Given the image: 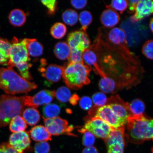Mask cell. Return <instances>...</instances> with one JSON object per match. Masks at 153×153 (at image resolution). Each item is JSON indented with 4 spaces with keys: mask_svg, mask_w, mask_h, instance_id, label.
<instances>
[{
    "mask_svg": "<svg viewBox=\"0 0 153 153\" xmlns=\"http://www.w3.org/2000/svg\"><path fill=\"white\" fill-rule=\"evenodd\" d=\"M91 45L97 55L101 77L113 80L118 89L131 88L140 82L144 70L135 54H128L116 46L100 30Z\"/></svg>",
    "mask_w": 153,
    "mask_h": 153,
    "instance_id": "cell-1",
    "label": "cell"
},
{
    "mask_svg": "<svg viewBox=\"0 0 153 153\" xmlns=\"http://www.w3.org/2000/svg\"><path fill=\"white\" fill-rule=\"evenodd\" d=\"M152 118L143 114L132 116L128 118L124 128V134L130 143L140 144L153 139V124Z\"/></svg>",
    "mask_w": 153,
    "mask_h": 153,
    "instance_id": "cell-2",
    "label": "cell"
},
{
    "mask_svg": "<svg viewBox=\"0 0 153 153\" xmlns=\"http://www.w3.org/2000/svg\"><path fill=\"white\" fill-rule=\"evenodd\" d=\"M37 88L36 84L22 78L13 68H0V89L7 94L27 93Z\"/></svg>",
    "mask_w": 153,
    "mask_h": 153,
    "instance_id": "cell-3",
    "label": "cell"
},
{
    "mask_svg": "<svg viewBox=\"0 0 153 153\" xmlns=\"http://www.w3.org/2000/svg\"><path fill=\"white\" fill-rule=\"evenodd\" d=\"M63 67L62 77L70 88L77 90L90 83L92 67L83 62H69Z\"/></svg>",
    "mask_w": 153,
    "mask_h": 153,
    "instance_id": "cell-4",
    "label": "cell"
},
{
    "mask_svg": "<svg viewBox=\"0 0 153 153\" xmlns=\"http://www.w3.org/2000/svg\"><path fill=\"white\" fill-rule=\"evenodd\" d=\"M25 106L24 96L1 95L0 97V128L8 125L15 117L22 115Z\"/></svg>",
    "mask_w": 153,
    "mask_h": 153,
    "instance_id": "cell-5",
    "label": "cell"
},
{
    "mask_svg": "<svg viewBox=\"0 0 153 153\" xmlns=\"http://www.w3.org/2000/svg\"><path fill=\"white\" fill-rule=\"evenodd\" d=\"M71 53L69 62H83L84 52L90 47V39L87 33L82 30L71 32L68 37Z\"/></svg>",
    "mask_w": 153,
    "mask_h": 153,
    "instance_id": "cell-6",
    "label": "cell"
},
{
    "mask_svg": "<svg viewBox=\"0 0 153 153\" xmlns=\"http://www.w3.org/2000/svg\"><path fill=\"white\" fill-rule=\"evenodd\" d=\"M89 114L90 117H98L104 120L114 129L123 127L127 122L115 113L108 105L101 107L94 106L90 110Z\"/></svg>",
    "mask_w": 153,
    "mask_h": 153,
    "instance_id": "cell-7",
    "label": "cell"
},
{
    "mask_svg": "<svg viewBox=\"0 0 153 153\" xmlns=\"http://www.w3.org/2000/svg\"><path fill=\"white\" fill-rule=\"evenodd\" d=\"M11 44L9 60L7 67L13 68L17 64L29 62L30 59L25 39L19 41L16 37H14Z\"/></svg>",
    "mask_w": 153,
    "mask_h": 153,
    "instance_id": "cell-8",
    "label": "cell"
},
{
    "mask_svg": "<svg viewBox=\"0 0 153 153\" xmlns=\"http://www.w3.org/2000/svg\"><path fill=\"white\" fill-rule=\"evenodd\" d=\"M83 128L93 134L95 137L104 140L114 129L104 120L96 117L88 118Z\"/></svg>",
    "mask_w": 153,
    "mask_h": 153,
    "instance_id": "cell-9",
    "label": "cell"
},
{
    "mask_svg": "<svg viewBox=\"0 0 153 153\" xmlns=\"http://www.w3.org/2000/svg\"><path fill=\"white\" fill-rule=\"evenodd\" d=\"M43 118L45 128L51 135L75 136L71 133L74 129L73 126H69L68 122L67 120L59 117L53 118Z\"/></svg>",
    "mask_w": 153,
    "mask_h": 153,
    "instance_id": "cell-10",
    "label": "cell"
},
{
    "mask_svg": "<svg viewBox=\"0 0 153 153\" xmlns=\"http://www.w3.org/2000/svg\"><path fill=\"white\" fill-rule=\"evenodd\" d=\"M124 126L113 129L105 140L107 148V153H124L125 146Z\"/></svg>",
    "mask_w": 153,
    "mask_h": 153,
    "instance_id": "cell-11",
    "label": "cell"
},
{
    "mask_svg": "<svg viewBox=\"0 0 153 153\" xmlns=\"http://www.w3.org/2000/svg\"><path fill=\"white\" fill-rule=\"evenodd\" d=\"M55 94L54 91L43 90L38 92L33 96H25V106L37 108L41 105L49 104L55 97Z\"/></svg>",
    "mask_w": 153,
    "mask_h": 153,
    "instance_id": "cell-12",
    "label": "cell"
},
{
    "mask_svg": "<svg viewBox=\"0 0 153 153\" xmlns=\"http://www.w3.org/2000/svg\"><path fill=\"white\" fill-rule=\"evenodd\" d=\"M39 71L47 81L46 84L49 86L58 82L62 78L63 74V66L56 64H50L47 66L45 60L41 61Z\"/></svg>",
    "mask_w": 153,
    "mask_h": 153,
    "instance_id": "cell-13",
    "label": "cell"
},
{
    "mask_svg": "<svg viewBox=\"0 0 153 153\" xmlns=\"http://www.w3.org/2000/svg\"><path fill=\"white\" fill-rule=\"evenodd\" d=\"M107 36L110 42L116 46L129 54H133L128 45L127 36L123 29L118 27L113 28Z\"/></svg>",
    "mask_w": 153,
    "mask_h": 153,
    "instance_id": "cell-14",
    "label": "cell"
},
{
    "mask_svg": "<svg viewBox=\"0 0 153 153\" xmlns=\"http://www.w3.org/2000/svg\"><path fill=\"white\" fill-rule=\"evenodd\" d=\"M106 105H109L115 113L126 121L128 117L133 116L129 110V103L125 102L118 95L108 99Z\"/></svg>",
    "mask_w": 153,
    "mask_h": 153,
    "instance_id": "cell-15",
    "label": "cell"
},
{
    "mask_svg": "<svg viewBox=\"0 0 153 153\" xmlns=\"http://www.w3.org/2000/svg\"><path fill=\"white\" fill-rule=\"evenodd\" d=\"M30 143L29 135L25 131L13 133L9 137V144L19 153L29 148Z\"/></svg>",
    "mask_w": 153,
    "mask_h": 153,
    "instance_id": "cell-16",
    "label": "cell"
},
{
    "mask_svg": "<svg viewBox=\"0 0 153 153\" xmlns=\"http://www.w3.org/2000/svg\"><path fill=\"white\" fill-rule=\"evenodd\" d=\"M153 3L152 0H139L134 14L131 17V20L137 22L149 17L153 13Z\"/></svg>",
    "mask_w": 153,
    "mask_h": 153,
    "instance_id": "cell-17",
    "label": "cell"
},
{
    "mask_svg": "<svg viewBox=\"0 0 153 153\" xmlns=\"http://www.w3.org/2000/svg\"><path fill=\"white\" fill-rule=\"evenodd\" d=\"M106 6L107 9L103 11L101 15L100 22L105 27L113 28L119 23L120 17L117 11L108 5Z\"/></svg>",
    "mask_w": 153,
    "mask_h": 153,
    "instance_id": "cell-18",
    "label": "cell"
},
{
    "mask_svg": "<svg viewBox=\"0 0 153 153\" xmlns=\"http://www.w3.org/2000/svg\"><path fill=\"white\" fill-rule=\"evenodd\" d=\"M31 138L36 142H41L51 140V135L45 127L42 125L35 126L30 130Z\"/></svg>",
    "mask_w": 153,
    "mask_h": 153,
    "instance_id": "cell-19",
    "label": "cell"
},
{
    "mask_svg": "<svg viewBox=\"0 0 153 153\" xmlns=\"http://www.w3.org/2000/svg\"><path fill=\"white\" fill-rule=\"evenodd\" d=\"M25 39L29 55L33 57H38L43 54V46L37 39L27 38H25Z\"/></svg>",
    "mask_w": 153,
    "mask_h": 153,
    "instance_id": "cell-20",
    "label": "cell"
},
{
    "mask_svg": "<svg viewBox=\"0 0 153 153\" xmlns=\"http://www.w3.org/2000/svg\"><path fill=\"white\" fill-rule=\"evenodd\" d=\"M22 115L26 123L30 126L36 125L41 119L39 111L37 109L33 108L26 109L23 112Z\"/></svg>",
    "mask_w": 153,
    "mask_h": 153,
    "instance_id": "cell-21",
    "label": "cell"
},
{
    "mask_svg": "<svg viewBox=\"0 0 153 153\" xmlns=\"http://www.w3.org/2000/svg\"><path fill=\"white\" fill-rule=\"evenodd\" d=\"M9 19L10 22L12 25L20 27L25 23L26 16L23 11L16 9L13 10L10 13Z\"/></svg>",
    "mask_w": 153,
    "mask_h": 153,
    "instance_id": "cell-22",
    "label": "cell"
},
{
    "mask_svg": "<svg viewBox=\"0 0 153 153\" xmlns=\"http://www.w3.org/2000/svg\"><path fill=\"white\" fill-rule=\"evenodd\" d=\"M54 53L56 56L62 60H65L69 59L71 51L68 43L65 42H59L55 45Z\"/></svg>",
    "mask_w": 153,
    "mask_h": 153,
    "instance_id": "cell-23",
    "label": "cell"
},
{
    "mask_svg": "<svg viewBox=\"0 0 153 153\" xmlns=\"http://www.w3.org/2000/svg\"><path fill=\"white\" fill-rule=\"evenodd\" d=\"M11 45L8 40L0 38V65H7L9 60Z\"/></svg>",
    "mask_w": 153,
    "mask_h": 153,
    "instance_id": "cell-24",
    "label": "cell"
},
{
    "mask_svg": "<svg viewBox=\"0 0 153 153\" xmlns=\"http://www.w3.org/2000/svg\"><path fill=\"white\" fill-rule=\"evenodd\" d=\"M83 59L85 64L91 67L94 66L95 72H96L99 70L97 64V55L91 45L89 48L84 52Z\"/></svg>",
    "mask_w": 153,
    "mask_h": 153,
    "instance_id": "cell-25",
    "label": "cell"
},
{
    "mask_svg": "<svg viewBox=\"0 0 153 153\" xmlns=\"http://www.w3.org/2000/svg\"><path fill=\"white\" fill-rule=\"evenodd\" d=\"M99 86L101 90L104 93H114L118 89L115 82L106 76L101 77L99 82Z\"/></svg>",
    "mask_w": 153,
    "mask_h": 153,
    "instance_id": "cell-26",
    "label": "cell"
},
{
    "mask_svg": "<svg viewBox=\"0 0 153 153\" xmlns=\"http://www.w3.org/2000/svg\"><path fill=\"white\" fill-rule=\"evenodd\" d=\"M9 123V129L13 133L24 131L27 127L26 122L20 116L13 118Z\"/></svg>",
    "mask_w": 153,
    "mask_h": 153,
    "instance_id": "cell-27",
    "label": "cell"
},
{
    "mask_svg": "<svg viewBox=\"0 0 153 153\" xmlns=\"http://www.w3.org/2000/svg\"><path fill=\"white\" fill-rule=\"evenodd\" d=\"M43 117L45 118H53L57 117L60 114L61 108L58 105L49 104L43 107Z\"/></svg>",
    "mask_w": 153,
    "mask_h": 153,
    "instance_id": "cell-28",
    "label": "cell"
},
{
    "mask_svg": "<svg viewBox=\"0 0 153 153\" xmlns=\"http://www.w3.org/2000/svg\"><path fill=\"white\" fill-rule=\"evenodd\" d=\"M62 18L65 24L73 26L78 22L79 15L76 11L72 9H68L63 12Z\"/></svg>",
    "mask_w": 153,
    "mask_h": 153,
    "instance_id": "cell-29",
    "label": "cell"
},
{
    "mask_svg": "<svg viewBox=\"0 0 153 153\" xmlns=\"http://www.w3.org/2000/svg\"><path fill=\"white\" fill-rule=\"evenodd\" d=\"M129 109L133 116H141L144 114L145 106L144 102L139 99H135L129 103Z\"/></svg>",
    "mask_w": 153,
    "mask_h": 153,
    "instance_id": "cell-30",
    "label": "cell"
},
{
    "mask_svg": "<svg viewBox=\"0 0 153 153\" xmlns=\"http://www.w3.org/2000/svg\"><path fill=\"white\" fill-rule=\"evenodd\" d=\"M51 34L56 39H60L64 37L67 32V27L64 24L57 22L51 29Z\"/></svg>",
    "mask_w": 153,
    "mask_h": 153,
    "instance_id": "cell-31",
    "label": "cell"
},
{
    "mask_svg": "<svg viewBox=\"0 0 153 153\" xmlns=\"http://www.w3.org/2000/svg\"><path fill=\"white\" fill-rule=\"evenodd\" d=\"M71 97V92L68 88L65 86L59 88L55 91V97L60 102L66 103Z\"/></svg>",
    "mask_w": 153,
    "mask_h": 153,
    "instance_id": "cell-32",
    "label": "cell"
},
{
    "mask_svg": "<svg viewBox=\"0 0 153 153\" xmlns=\"http://www.w3.org/2000/svg\"><path fill=\"white\" fill-rule=\"evenodd\" d=\"M79 20L82 26V30L87 33V29L93 21V16L88 11H82L79 14Z\"/></svg>",
    "mask_w": 153,
    "mask_h": 153,
    "instance_id": "cell-33",
    "label": "cell"
},
{
    "mask_svg": "<svg viewBox=\"0 0 153 153\" xmlns=\"http://www.w3.org/2000/svg\"><path fill=\"white\" fill-rule=\"evenodd\" d=\"M32 65L29 62L20 63L17 64L15 67L18 68L21 76L29 81L33 79L31 74L30 71V69Z\"/></svg>",
    "mask_w": 153,
    "mask_h": 153,
    "instance_id": "cell-34",
    "label": "cell"
},
{
    "mask_svg": "<svg viewBox=\"0 0 153 153\" xmlns=\"http://www.w3.org/2000/svg\"><path fill=\"white\" fill-rule=\"evenodd\" d=\"M80 133L83 134L82 138V143L84 146L87 147L93 146L95 142V137L93 134L86 130L83 128L78 130Z\"/></svg>",
    "mask_w": 153,
    "mask_h": 153,
    "instance_id": "cell-35",
    "label": "cell"
},
{
    "mask_svg": "<svg viewBox=\"0 0 153 153\" xmlns=\"http://www.w3.org/2000/svg\"><path fill=\"white\" fill-rule=\"evenodd\" d=\"M128 5V1L127 0H113L111 2V4L108 5L114 10L120 11L122 14L127 9Z\"/></svg>",
    "mask_w": 153,
    "mask_h": 153,
    "instance_id": "cell-36",
    "label": "cell"
},
{
    "mask_svg": "<svg viewBox=\"0 0 153 153\" xmlns=\"http://www.w3.org/2000/svg\"><path fill=\"white\" fill-rule=\"evenodd\" d=\"M92 101L95 106L101 107L107 104L108 99L104 93L99 92L93 95Z\"/></svg>",
    "mask_w": 153,
    "mask_h": 153,
    "instance_id": "cell-37",
    "label": "cell"
},
{
    "mask_svg": "<svg viewBox=\"0 0 153 153\" xmlns=\"http://www.w3.org/2000/svg\"><path fill=\"white\" fill-rule=\"evenodd\" d=\"M153 42L152 39L146 41L143 44L142 48L143 54L146 58L152 60L153 59Z\"/></svg>",
    "mask_w": 153,
    "mask_h": 153,
    "instance_id": "cell-38",
    "label": "cell"
},
{
    "mask_svg": "<svg viewBox=\"0 0 153 153\" xmlns=\"http://www.w3.org/2000/svg\"><path fill=\"white\" fill-rule=\"evenodd\" d=\"M42 4L47 7L48 14L50 15L54 14L56 12L57 7V1L55 0H45L41 1Z\"/></svg>",
    "mask_w": 153,
    "mask_h": 153,
    "instance_id": "cell-39",
    "label": "cell"
},
{
    "mask_svg": "<svg viewBox=\"0 0 153 153\" xmlns=\"http://www.w3.org/2000/svg\"><path fill=\"white\" fill-rule=\"evenodd\" d=\"M51 147L48 143L46 141L36 143L34 146L35 153H49Z\"/></svg>",
    "mask_w": 153,
    "mask_h": 153,
    "instance_id": "cell-40",
    "label": "cell"
},
{
    "mask_svg": "<svg viewBox=\"0 0 153 153\" xmlns=\"http://www.w3.org/2000/svg\"><path fill=\"white\" fill-rule=\"evenodd\" d=\"M93 101L89 97H84L80 99L79 105L81 108L85 110H88L92 108Z\"/></svg>",
    "mask_w": 153,
    "mask_h": 153,
    "instance_id": "cell-41",
    "label": "cell"
},
{
    "mask_svg": "<svg viewBox=\"0 0 153 153\" xmlns=\"http://www.w3.org/2000/svg\"><path fill=\"white\" fill-rule=\"evenodd\" d=\"M0 153H19L13 148L9 143H3L0 144Z\"/></svg>",
    "mask_w": 153,
    "mask_h": 153,
    "instance_id": "cell-42",
    "label": "cell"
},
{
    "mask_svg": "<svg viewBox=\"0 0 153 153\" xmlns=\"http://www.w3.org/2000/svg\"><path fill=\"white\" fill-rule=\"evenodd\" d=\"M71 3L74 8L77 9H83L87 6L88 1L87 0H73Z\"/></svg>",
    "mask_w": 153,
    "mask_h": 153,
    "instance_id": "cell-43",
    "label": "cell"
},
{
    "mask_svg": "<svg viewBox=\"0 0 153 153\" xmlns=\"http://www.w3.org/2000/svg\"><path fill=\"white\" fill-rule=\"evenodd\" d=\"M139 0H130L128 1V13L129 14H133L134 13Z\"/></svg>",
    "mask_w": 153,
    "mask_h": 153,
    "instance_id": "cell-44",
    "label": "cell"
},
{
    "mask_svg": "<svg viewBox=\"0 0 153 153\" xmlns=\"http://www.w3.org/2000/svg\"><path fill=\"white\" fill-rule=\"evenodd\" d=\"M82 153H99V152L97 148L93 146L84 149Z\"/></svg>",
    "mask_w": 153,
    "mask_h": 153,
    "instance_id": "cell-45",
    "label": "cell"
},
{
    "mask_svg": "<svg viewBox=\"0 0 153 153\" xmlns=\"http://www.w3.org/2000/svg\"><path fill=\"white\" fill-rule=\"evenodd\" d=\"M79 97L76 94H74L71 96V97L69 100L71 104L73 105H75L77 104L78 100H79Z\"/></svg>",
    "mask_w": 153,
    "mask_h": 153,
    "instance_id": "cell-46",
    "label": "cell"
},
{
    "mask_svg": "<svg viewBox=\"0 0 153 153\" xmlns=\"http://www.w3.org/2000/svg\"><path fill=\"white\" fill-rule=\"evenodd\" d=\"M149 26H150V28L151 30V31L153 32V19L152 18L151 19L150 22V24H149Z\"/></svg>",
    "mask_w": 153,
    "mask_h": 153,
    "instance_id": "cell-47",
    "label": "cell"
}]
</instances>
